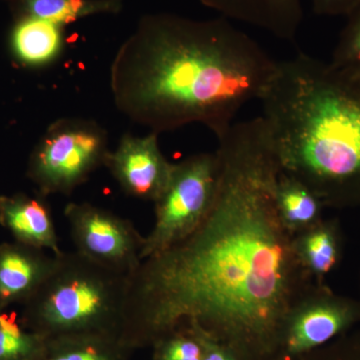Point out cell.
Masks as SVG:
<instances>
[{"instance_id":"1","label":"cell","mask_w":360,"mask_h":360,"mask_svg":"<svg viewBox=\"0 0 360 360\" xmlns=\"http://www.w3.org/2000/svg\"><path fill=\"white\" fill-rule=\"evenodd\" d=\"M217 191L187 238L129 276L120 340L196 329L240 360H277L286 316L314 283L277 212L281 172L262 116L219 137Z\"/></svg>"},{"instance_id":"2","label":"cell","mask_w":360,"mask_h":360,"mask_svg":"<svg viewBox=\"0 0 360 360\" xmlns=\"http://www.w3.org/2000/svg\"><path fill=\"white\" fill-rule=\"evenodd\" d=\"M277 61L231 20L142 16L110 68L118 111L160 134L200 123L217 139L264 94Z\"/></svg>"},{"instance_id":"3","label":"cell","mask_w":360,"mask_h":360,"mask_svg":"<svg viewBox=\"0 0 360 360\" xmlns=\"http://www.w3.org/2000/svg\"><path fill=\"white\" fill-rule=\"evenodd\" d=\"M259 101L284 174L326 208H359L360 85L300 52L277 61Z\"/></svg>"},{"instance_id":"4","label":"cell","mask_w":360,"mask_h":360,"mask_svg":"<svg viewBox=\"0 0 360 360\" xmlns=\"http://www.w3.org/2000/svg\"><path fill=\"white\" fill-rule=\"evenodd\" d=\"M56 258L51 274L22 304V326L49 340L77 335L120 338L129 276L75 250Z\"/></svg>"},{"instance_id":"5","label":"cell","mask_w":360,"mask_h":360,"mask_svg":"<svg viewBox=\"0 0 360 360\" xmlns=\"http://www.w3.org/2000/svg\"><path fill=\"white\" fill-rule=\"evenodd\" d=\"M105 130L92 120L60 118L49 125L33 149L27 177L41 195H70L105 165Z\"/></svg>"},{"instance_id":"6","label":"cell","mask_w":360,"mask_h":360,"mask_svg":"<svg viewBox=\"0 0 360 360\" xmlns=\"http://www.w3.org/2000/svg\"><path fill=\"white\" fill-rule=\"evenodd\" d=\"M217 153H201L174 165L167 188L155 201V220L141 258L160 255L191 236L203 221L217 191Z\"/></svg>"},{"instance_id":"7","label":"cell","mask_w":360,"mask_h":360,"mask_svg":"<svg viewBox=\"0 0 360 360\" xmlns=\"http://www.w3.org/2000/svg\"><path fill=\"white\" fill-rule=\"evenodd\" d=\"M360 323V300L314 283L291 307L281 333L277 360H290L328 345Z\"/></svg>"},{"instance_id":"8","label":"cell","mask_w":360,"mask_h":360,"mask_svg":"<svg viewBox=\"0 0 360 360\" xmlns=\"http://www.w3.org/2000/svg\"><path fill=\"white\" fill-rule=\"evenodd\" d=\"M65 217L78 253L125 276L139 269L146 236L129 219L89 202L68 203Z\"/></svg>"},{"instance_id":"9","label":"cell","mask_w":360,"mask_h":360,"mask_svg":"<svg viewBox=\"0 0 360 360\" xmlns=\"http://www.w3.org/2000/svg\"><path fill=\"white\" fill-rule=\"evenodd\" d=\"M158 135L124 134L106 158L104 167L131 198L155 202L169 182L174 165L163 155Z\"/></svg>"},{"instance_id":"10","label":"cell","mask_w":360,"mask_h":360,"mask_svg":"<svg viewBox=\"0 0 360 360\" xmlns=\"http://www.w3.org/2000/svg\"><path fill=\"white\" fill-rule=\"evenodd\" d=\"M56 255L13 240L0 245V311L25 304L51 274Z\"/></svg>"},{"instance_id":"11","label":"cell","mask_w":360,"mask_h":360,"mask_svg":"<svg viewBox=\"0 0 360 360\" xmlns=\"http://www.w3.org/2000/svg\"><path fill=\"white\" fill-rule=\"evenodd\" d=\"M45 196L25 193L0 196V225L14 240L58 255L63 252L51 206Z\"/></svg>"},{"instance_id":"12","label":"cell","mask_w":360,"mask_h":360,"mask_svg":"<svg viewBox=\"0 0 360 360\" xmlns=\"http://www.w3.org/2000/svg\"><path fill=\"white\" fill-rule=\"evenodd\" d=\"M229 20L262 28L277 39L295 41L303 20L302 0H200Z\"/></svg>"},{"instance_id":"13","label":"cell","mask_w":360,"mask_h":360,"mask_svg":"<svg viewBox=\"0 0 360 360\" xmlns=\"http://www.w3.org/2000/svg\"><path fill=\"white\" fill-rule=\"evenodd\" d=\"M293 250L303 269L312 281L326 283L345 253V234L340 219H323L293 236Z\"/></svg>"},{"instance_id":"14","label":"cell","mask_w":360,"mask_h":360,"mask_svg":"<svg viewBox=\"0 0 360 360\" xmlns=\"http://www.w3.org/2000/svg\"><path fill=\"white\" fill-rule=\"evenodd\" d=\"M65 27L32 16L16 15L11 32L14 54L28 65L53 63L65 47Z\"/></svg>"},{"instance_id":"15","label":"cell","mask_w":360,"mask_h":360,"mask_svg":"<svg viewBox=\"0 0 360 360\" xmlns=\"http://www.w3.org/2000/svg\"><path fill=\"white\" fill-rule=\"evenodd\" d=\"M276 206L279 217L292 236L321 221L324 205L300 180L281 170L277 179Z\"/></svg>"},{"instance_id":"16","label":"cell","mask_w":360,"mask_h":360,"mask_svg":"<svg viewBox=\"0 0 360 360\" xmlns=\"http://www.w3.org/2000/svg\"><path fill=\"white\" fill-rule=\"evenodd\" d=\"M15 15L32 16L66 26L98 14H120L123 0H13Z\"/></svg>"},{"instance_id":"17","label":"cell","mask_w":360,"mask_h":360,"mask_svg":"<svg viewBox=\"0 0 360 360\" xmlns=\"http://www.w3.org/2000/svg\"><path fill=\"white\" fill-rule=\"evenodd\" d=\"M127 349L115 336H68L49 340L41 360H124Z\"/></svg>"},{"instance_id":"18","label":"cell","mask_w":360,"mask_h":360,"mask_svg":"<svg viewBox=\"0 0 360 360\" xmlns=\"http://www.w3.org/2000/svg\"><path fill=\"white\" fill-rule=\"evenodd\" d=\"M16 314L0 311V360H41L49 340L21 328Z\"/></svg>"},{"instance_id":"19","label":"cell","mask_w":360,"mask_h":360,"mask_svg":"<svg viewBox=\"0 0 360 360\" xmlns=\"http://www.w3.org/2000/svg\"><path fill=\"white\" fill-rule=\"evenodd\" d=\"M347 18L329 65L360 85V4Z\"/></svg>"},{"instance_id":"20","label":"cell","mask_w":360,"mask_h":360,"mask_svg":"<svg viewBox=\"0 0 360 360\" xmlns=\"http://www.w3.org/2000/svg\"><path fill=\"white\" fill-rule=\"evenodd\" d=\"M184 328L186 333L174 330L155 341V360H202L200 340L191 329Z\"/></svg>"},{"instance_id":"21","label":"cell","mask_w":360,"mask_h":360,"mask_svg":"<svg viewBox=\"0 0 360 360\" xmlns=\"http://www.w3.org/2000/svg\"><path fill=\"white\" fill-rule=\"evenodd\" d=\"M290 360H360V331L345 333L323 347Z\"/></svg>"},{"instance_id":"22","label":"cell","mask_w":360,"mask_h":360,"mask_svg":"<svg viewBox=\"0 0 360 360\" xmlns=\"http://www.w3.org/2000/svg\"><path fill=\"white\" fill-rule=\"evenodd\" d=\"M314 13L321 16H347L360 0H310Z\"/></svg>"},{"instance_id":"23","label":"cell","mask_w":360,"mask_h":360,"mask_svg":"<svg viewBox=\"0 0 360 360\" xmlns=\"http://www.w3.org/2000/svg\"><path fill=\"white\" fill-rule=\"evenodd\" d=\"M186 328H188V326H186ZM188 328L193 331L194 335L198 336L201 345H202V360H240L236 355L232 354L231 350L222 347L219 342L203 335L200 331L191 328Z\"/></svg>"},{"instance_id":"24","label":"cell","mask_w":360,"mask_h":360,"mask_svg":"<svg viewBox=\"0 0 360 360\" xmlns=\"http://www.w3.org/2000/svg\"><path fill=\"white\" fill-rule=\"evenodd\" d=\"M359 300H360V297H359Z\"/></svg>"}]
</instances>
